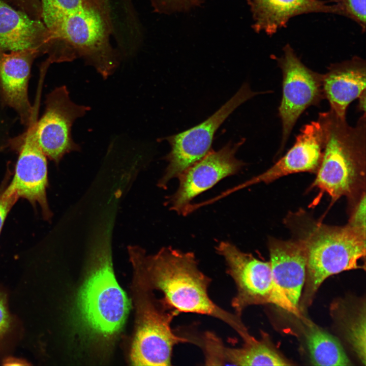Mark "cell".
<instances>
[{"label": "cell", "instance_id": "6da1fadb", "mask_svg": "<svg viewBox=\"0 0 366 366\" xmlns=\"http://www.w3.org/2000/svg\"><path fill=\"white\" fill-rule=\"evenodd\" d=\"M130 259L138 281L147 289H157L164 295L162 301L178 313H192L217 318L229 325L243 340L250 334L240 316L220 308L210 298L211 279L198 268L194 254L171 247H163L147 255L138 246L128 247Z\"/></svg>", "mask_w": 366, "mask_h": 366}, {"label": "cell", "instance_id": "7a4b0ae2", "mask_svg": "<svg viewBox=\"0 0 366 366\" xmlns=\"http://www.w3.org/2000/svg\"><path fill=\"white\" fill-rule=\"evenodd\" d=\"M113 216L101 220L89 237L87 271L76 301V309L85 328L104 339L113 338L124 325L129 300L115 279L111 238Z\"/></svg>", "mask_w": 366, "mask_h": 366}, {"label": "cell", "instance_id": "3957f363", "mask_svg": "<svg viewBox=\"0 0 366 366\" xmlns=\"http://www.w3.org/2000/svg\"><path fill=\"white\" fill-rule=\"evenodd\" d=\"M324 144L323 156L311 188L326 193L332 203L345 196L354 201L365 191V113L355 126L330 109L320 112Z\"/></svg>", "mask_w": 366, "mask_h": 366}, {"label": "cell", "instance_id": "277c9868", "mask_svg": "<svg viewBox=\"0 0 366 366\" xmlns=\"http://www.w3.org/2000/svg\"><path fill=\"white\" fill-rule=\"evenodd\" d=\"M313 224L303 236L298 238L306 253L304 296L309 302L328 277L344 271L362 268L359 261L365 256V236L347 224L339 227Z\"/></svg>", "mask_w": 366, "mask_h": 366}, {"label": "cell", "instance_id": "5b68a950", "mask_svg": "<svg viewBox=\"0 0 366 366\" xmlns=\"http://www.w3.org/2000/svg\"><path fill=\"white\" fill-rule=\"evenodd\" d=\"M136 330L131 350L134 365L166 366L171 364L175 345L190 342L176 334L171 323L179 313L157 301L146 288L136 299Z\"/></svg>", "mask_w": 366, "mask_h": 366}, {"label": "cell", "instance_id": "8992f818", "mask_svg": "<svg viewBox=\"0 0 366 366\" xmlns=\"http://www.w3.org/2000/svg\"><path fill=\"white\" fill-rule=\"evenodd\" d=\"M269 92H253L245 82L229 100L206 120L187 131L162 139L169 142L171 150L165 157L168 164L158 182V186L166 189L171 179L178 177L210 151L215 133L236 108L257 95Z\"/></svg>", "mask_w": 366, "mask_h": 366}, {"label": "cell", "instance_id": "52a82bcc", "mask_svg": "<svg viewBox=\"0 0 366 366\" xmlns=\"http://www.w3.org/2000/svg\"><path fill=\"white\" fill-rule=\"evenodd\" d=\"M281 69L282 98L279 108L282 133L279 150L282 152L296 121L312 106H318L324 99L323 74L316 72L304 65L290 45L283 49L280 57H273Z\"/></svg>", "mask_w": 366, "mask_h": 366}, {"label": "cell", "instance_id": "ba28073f", "mask_svg": "<svg viewBox=\"0 0 366 366\" xmlns=\"http://www.w3.org/2000/svg\"><path fill=\"white\" fill-rule=\"evenodd\" d=\"M45 105L43 115L36 123V137L46 157L58 164L66 155L80 151V146L72 138V127L90 107L73 102L65 85L48 94Z\"/></svg>", "mask_w": 366, "mask_h": 366}, {"label": "cell", "instance_id": "9c48e42d", "mask_svg": "<svg viewBox=\"0 0 366 366\" xmlns=\"http://www.w3.org/2000/svg\"><path fill=\"white\" fill-rule=\"evenodd\" d=\"M36 116L26 131L11 138L9 147L19 151L14 176L6 190L18 198L26 199L36 208L41 209L46 220L52 216L46 195L48 186L47 157L41 149L35 135Z\"/></svg>", "mask_w": 366, "mask_h": 366}, {"label": "cell", "instance_id": "30bf717a", "mask_svg": "<svg viewBox=\"0 0 366 366\" xmlns=\"http://www.w3.org/2000/svg\"><path fill=\"white\" fill-rule=\"evenodd\" d=\"M268 250L273 290L270 303L297 316L305 284L307 257L304 247L298 239L268 240Z\"/></svg>", "mask_w": 366, "mask_h": 366}, {"label": "cell", "instance_id": "8fae6325", "mask_svg": "<svg viewBox=\"0 0 366 366\" xmlns=\"http://www.w3.org/2000/svg\"><path fill=\"white\" fill-rule=\"evenodd\" d=\"M216 250L224 257L227 272L236 285L232 300L235 314L240 316L249 306L270 303L273 282L269 261L259 260L227 241L221 242Z\"/></svg>", "mask_w": 366, "mask_h": 366}, {"label": "cell", "instance_id": "7c38bea8", "mask_svg": "<svg viewBox=\"0 0 366 366\" xmlns=\"http://www.w3.org/2000/svg\"><path fill=\"white\" fill-rule=\"evenodd\" d=\"M244 142L242 139L237 143L229 142L217 151L210 150L184 171L178 177L177 190L167 199L170 209L183 215L195 197L238 172L245 163L236 158L235 154Z\"/></svg>", "mask_w": 366, "mask_h": 366}, {"label": "cell", "instance_id": "4fadbf2b", "mask_svg": "<svg viewBox=\"0 0 366 366\" xmlns=\"http://www.w3.org/2000/svg\"><path fill=\"white\" fill-rule=\"evenodd\" d=\"M40 52L38 49L9 53L0 51V97L4 104L12 108L26 127L38 115L39 98L32 106L28 87L32 64Z\"/></svg>", "mask_w": 366, "mask_h": 366}, {"label": "cell", "instance_id": "5bb4252c", "mask_svg": "<svg viewBox=\"0 0 366 366\" xmlns=\"http://www.w3.org/2000/svg\"><path fill=\"white\" fill-rule=\"evenodd\" d=\"M324 144L322 126L317 119L304 125L287 153L262 174L240 185L237 189L259 182L270 183L283 176L299 172L316 173Z\"/></svg>", "mask_w": 366, "mask_h": 366}, {"label": "cell", "instance_id": "9a60e30c", "mask_svg": "<svg viewBox=\"0 0 366 366\" xmlns=\"http://www.w3.org/2000/svg\"><path fill=\"white\" fill-rule=\"evenodd\" d=\"M365 61L359 57L331 65L323 76L324 97L330 109L346 118L349 104L365 89Z\"/></svg>", "mask_w": 366, "mask_h": 366}, {"label": "cell", "instance_id": "2e32d148", "mask_svg": "<svg viewBox=\"0 0 366 366\" xmlns=\"http://www.w3.org/2000/svg\"><path fill=\"white\" fill-rule=\"evenodd\" d=\"M257 33L272 35L292 17L310 13L338 14L333 3L320 0H247Z\"/></svg>", "mask_w": 366, "mask_h": 366}, {"label": "cell", "instance_id": "e0dca14e", "mask_svg": "<svg viewBox=\"0 0 366 366\" xmlns=\"http://www.w3.org/2000/svg\"><path fill=\"white\" fill-rule=\"evenodd\" d=\"M50 41L51 35L44 23L0 0V51H41Z\"/></svg>", "mask_w": 366, "mask_h": 366}, {"label": "cell", "instance_id": "ac0fdd59", "mask_svg": "<svg viewBox=\"0 0 366 366\" xmlns=\"http://www.w3.org/2000/svg\"><path fill=\"white\" fill-rule=\"evenodd\" d=\"M222 362L237 365H289L291 364L264 340L252 337L237 348H220Z\"/></svg>", "mask_w": 366, "mask_h": 366}, {"label": "cell", "instance_id": "d6986e66", "mask_svg": "<svg viewBox=\"0 0 366 366\" xmlns=\"http://www.w3.org/2000/svg\"><path fill=\"white\" fill-rule=\"evenodd\" d=\"M306 338L312 364L325 366L351 365L350 360L338 339L312 323L308 324Z\"/></svg>", "mask_w": 366, "mask_h": 366}, {"label": "cell", "instance_id": "ffe728a7", "mask_svg": "<svg viewBox=\"0 0 366 366\" xmlns=\"http://www.w3.org/2000/svg\"><path fill=\"white\" fill-rule=\"evenodd\" d=\"M21 327L9 308L8 295L0 286V361L13 349L20 339Z\"/></svg>", "mask_w": 366, "mask_h": 366}, {"label": "cell", "instance_id": "44dd1931", "mask_svg": "<svg viewBox=\"0 0 366 366\" xmlns=\"http://www.w3.org/2000/svg\"><path fill=\"white\" fill-rule=\"evenodd\" d=\"M365 303L345 323L346 338L360 362L366 364V324Z\"/></svg>", "mask_w": 366, "mask_h": 366}, {"label": "cell", "instance_id": "7402d4cb", "mask_svg": "<svg viewBox=\"0 0 366 366\" xmlns=\"http://www.w3.org/2000/svg\"><path fill=\"white\" fill-rule=\"evenodd\" d=\"M338 14L355 21L364 31L365 29V0H333Z\"/></svg>", "mask_w": 366, "mask_h": 366}, {"label": "cell", "instance_id": "603a6c76", "mask_svg": "<svg viewBox=\"0 0 366 366\" xmlns=\"http://www.w3.org/2000/svg\"><path fill=\"white\" fill-rule=\"evenodd\" d=\"M348 226L365 236V194L363 192L354 201Z\"/></svg>", "mask_w": 366, "mask_h": 366}, {"label": "cell", "instance_id": "cb8c5ba5", "mask_svg": "<svg viewBox=\"0 0 366 366\" xmlns=\"http://www.w3.org/2000/svg\"><path fill=\"white\" fill-rule=\"evenodd\" d=\"M82 0H41L43 19L65 14L78 5Z\"/></svg>", "mask_w": 366, "mask_h": 366}, {"label": "cell", "instance_id": "d4e9b609", "mask_svg": "<svg viewBox=\"0 0 366 366\" xmlns=\"http://www.w3.org/2000/svg\"><path fill=\"white\" fill-rule=\"evenodd\" d=\"M148 1L156 11L166 14L181 12L196 5V0Z\"/></svg>", "mask_w": 366, "mask_h": 366}, {"label": "cell", "instance_id": "484cf974", "mask_svg": "<svg viewBox=\"0 0 366 366\" xmlns=\"http://www.w3.org/2000/svg\"><path fill=\"white\" fill-rule=\"evenodd\" d=\"M10 178L9 171L0 186V233L10 210L19 198L15 194L6 191Z\"/></svg>", "mask_w": 366, "mask_h": 366}, {"label": "cell", "instance_id": "4316f807", "mask_svg": "<svg viewBox=\"0 0 366 366\" xmlns=\"http://www.w3.org/2000/svg\"><path fill=\"white\" fill-rule=\"evenodd\" d=\"M6 107L0 97V150L7 147L11 138L10 133L13 121L7 113Z\"/></svg>", "mask_w": 366, "mask_h": 366}, {"label": "cell", "instance_id": "83f0119b", "mask_svg": "<svg viewBox=\"0 0 366 366\" xmlns=\"http://www.w3.org/2000/svg\"><path fill=\"white\" fill-rule=\"evenodd\" d=\"M4 365H28L30 364L24 359L7 355L1 361Z\"/></svg>", "mask_w": 366, "mask_h": 366}, {"label": "cell", "instance_id": "f1b7e54d", "mask_svg": "<svg viewBox=\"0 0 366 366\" xmlns=\"http://www.w3.org/2000/svg\"><path fill=\"white\" fill-rule=\"evenodd\" d=\"M358 110L359 111H363L365 110V89L362 91L361 94L358 97Z\"/></svg>", "mask_w": 366, "mask_h": 366}, {"label": "cell", "instance_id": "f546056e", "mask_svg": "<svg viewBox=\"0 0 366 366\" xmlns=\"http://www.w3.org/2000/svg\"><path fill=\"white\" fill-rule=\"evenodd\" d=\"M18 4H25L34 0H15Z\"/></svg>", "mask_w": 366, "mask_h": 366}, {"label": "cell", "instance_id": "4dcf8cb0", "mask_svg": "<svg viewBox=\"0 0 366 366\" xmlns=\"http://www.w3.org/2000/svg\"><path fill=\"white\" fill-rule=\"evenodd\" d=\"M203 0H196V5L199 4L200 3L203 2Z\"/></svg>", "mask_w": 366, "mask_h": 366}]
</instances>
